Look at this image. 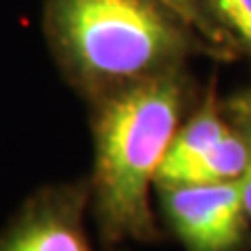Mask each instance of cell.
Returning <instances> with one entry per match:
<instances>
[{
	"instance_id": "1",
	"label": "cell",
	"mask_w": 251,
	"mask_h": 251,
	"mask_svg": "<svg viewBox=\"0 0 251 251\" xmlns=\"http://www.w3.org/2000/svg\"><path fill=\"white\" fill-rule=\"evenodd\" d=\"M180 88L153 77L109 100L97 122L94 195L109 237L153 234L149 184L178 132Z\"/></svg>"
},
{
	"instance_id": "2",
	"label": "cell",
	"mask_w": 251,
	"mask_h": 251,
	"mask_svg": "<svg viewBox=\"0 0 251 251\" xmlns=\"http://www.w3.org/2000/svg\"><path fill=\"white\" fill-rule=\"evenodd\" d=\"M49 31L65 67L92 84L153 72L182 46L155 0H52Z\"/></svg>"
},
{
	"instance_id": "3",
	"label": "cell",
	"mask_w": 251,
	"mask_h": 251,
	"mask_svg": "<svg viewBox=\"0 0 251 251\" xmlns=\"http://www.w3.org/2000/svg\"><path fill=\"white\" fill-rule=\"evenodd\" d=\"M166 207L174 228L195 251H226L245 226L241 184H168Z\"/></svg>"
},
{
	"instance_id": "4",
	"label": "cell",
	"mask_w": 251,
	"mask_h": 251,
	"mask_svg": "<svg viewBox=\"0 0 251 251\" xmlns=\"http://www.w3.org/2000/svg\"><path fill=\"white\" fill-rule=\"evenodd\" d=\"M82 195L49 188L19 211L0 239V251H90L82 228Z\"/></svg>"
},
{
	"instance_id": "5",
	"label": "cell",
	"mask_w": 251,
	"mask_h": 251,
	"mask_svg": "<svg viewBox=\"0 0 251 251\" xmlns=\"http://www.w3.org/2000/svg\"><path fill=\"white\" fill-rule=\"evenodd\" d=\"M251 157L249 136L243 138L226 130L222 138L195 159L191 166L180 170L168 184H220L241 180ZM163 184V186H168Z\"/></svg>"
},
{
	"instance_id": "6",
	"label": "cell",
	"mask_w": 251,
	"mask_h": 251,
	"mask_svg": "<svg viewBox=\"0 0 251 251\" xmlns=\"http://www.w3.org/2000/svg\"><path fill=\"white\" fill-rule=\"evenodd\" d=\"M226 130L228 128L224 126V122L211 109H205L197 117H193L182 130L176 132L174 140H172L170 151L161 163L159 174H157L161 186L172 182L180 170L191 166L195 159H199L203 153L209 151Z\"/></svg>"
},
{
	"instance_id": "7",
	"label": "cell",
	"mask_w": 251,
	"mask_h": 251,
	"mask_svg": "<svg viewBox=\"0 0 251 251\" xmlns=\"http://www.w3.org/2000/svg\"><path fill=\"white\" fill-rule=\"evenodd\" d=\"M220 15L251 40V0H209Z\"/></svg>"
},
{
	"instance_id": "8",
	"label": "cell",
	"mask_w": 251,
	"mask_h": 251,
	"mask_svg": "<svg viewBox=\"0 0 251 251\" xmlns=\"http://www.w3.org/2000/svg\"><path fill=\"white\" fill-rule=\"evenodd\" d=\"M161 6H166L170 13L178 15L191 23H199V25H205V17H203V2L205 0H155Z\"/></svg>"
},
{
	"instance_id": "9",
	"label": "cell",
	"mask_w": 251,
	"mask_h": 251,
	"mask_svg": "<svg viewBox=\"0 0 251 251\" xmlns=\"http://www.w3.org/2000/svg\"><path fill=\"white\" fill-rule=\"evenodd\" d=\"M249 143H251V134H249ZM239 184H241V195H243V205H245V211L251 216V157H249L247 168L239 180Z\"/></svg>"
},
{
	"instance_id": "10",
	"label": "cell",
	"mask_w": 251,
	"mask_h": 251,
	"mask_svg": "<svg viewBox=\"0 0 251 251\" xmlns=\"http://www.w3.org/2000/svg\"><path fill=\"white\" fill-rule=\"evenodd\" d=\"M249 107H251V103H249Z\"/></svg>"
}]
</instances>
